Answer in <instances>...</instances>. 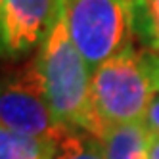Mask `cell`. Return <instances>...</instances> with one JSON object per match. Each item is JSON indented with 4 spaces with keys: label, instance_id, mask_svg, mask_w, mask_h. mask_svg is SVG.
<instances>
[{
    "label": "cell",
    "instance_id": "6da1fadb",
    "mask_svg": "<svg viewBox=\"0 0 159 159\" xmlns=\"http://www.w3.org/2000/svg\"><path fill=\"white\" fill-rule=\"evenodd\" d=\"M31 63L56 117L102 140L106 129L96 117L92 104V67L67 33L63 6Z\"/></svg>",
    "mask_w": 159,
    "mask_h": 159
},
{
    "label": "cell",
    "instance_id": "7a4b0ae2",
    "mask_svg": "<svg viewBox=\"0 0 159 159\" xmlns=\"http://www.w3.org/2000/svg\"><path fill=\"white\" fill-rule=\"evenodd\" d=\"M63 17L73 44L92 71L132 46L130 0H63Z\"/></svg>",
    "mask_w": 159,
    "mask_h": 159
},
{
    "label": "cell",
    "instance_id": "3957f363",
    "mask_svg": "<svg viewBox=\"0 0 159 159\" xmlns=\"http://www.w3.org/2000/svg\"><path fill=\"white\" fill-rule=\"evenodd\" d=\"M155 94L142 54L134 46L92 71V104L106 130L115 125L144 121Z\"/></svg>",
    "mask_w": 159,
    "mask_h": 159
},
{
    "label": "cell",
    "instance_id": "277c9868",
    "mask_svg": "<svg viewBox=\"0 0 159 159\" xmlns=\"http://www.w3.org/2000/svg\"><path fill=\"white\" fill-rule=\"evenodd\" d=\"M0 121L2 127L21 134L50 138L56 142L65 140L77 129L65 125L56 117L33 63H29L17 77L2 86L0 96Z\"/></svg>",
    "mask_w": 159,
    "mask_h": 159
},
{
    "label": "cell",
    "instance_id": "5b68a950",
    "mask_svg": "<svg viewBox=\"0 0 159 159\" xmlns=\"http://www.w3.org/2000/svg\"><path fill=\"white\" fill-rule=\"evenodd\" d=\"M63 0H0L2 52L19 56L48 37L61 12Z\"/></svg>",
    "mask_w": 159,
    "mask_h": 159
},
{
    "label": "cell",
    "instance_id": "8992f818",
    "mask_svg": "<svg viewBox=\"0 0 159 159\" xmlns=\"http://www.w3.org/2000/svg\"><path fill=\"white\" fill-rule=\"evenodd\" d=\"M150 134L144 121L109 127L102 136L106 159H148Z\"/></svg>",
    "mask_w": 159,
    "mask_h": 159
},
{
    "label": "cell",
    "instance_id": "52a82bcc",
    "mask_svg": "<svg viewBox=\"0 0 159 159\" xmlns=\"http://www.w3.org/2000/svg\"><path fill=\"white\" fill-rule=\"evenodd\" d=\"M60 142L0 129V159H54Z\"/></svg>",
    "mask_w": 159,
    "mask_h": 159
},
{
    "label": "cell",
    "instance_id": "ba28073f",
    "mask_svg": "<svg viewBox=\"0 0 159 159\" xmlns=\"http://www.w3.org/2000/svg\"><path fill=\"white\" fill-rule=\"evenodd\" d=\"M134 35L150 52L159 54V0H130Z\"/></svg>",
    "mask_w": 159,
    "mask_h": 159
},
{
    "label": "cell",
    "instance_id": "9c48e42d",
    "mask_svg": "<svg viewBox=\"0 0 159 159\" xmlns=\"http://www.w3.org/2000/svg\"><path fill=\"white\" fill-rule=\"evenodd\" d=\"M54 159H106V155L100 138L83 130H75L60 142Z\"/></svg>",
    "mask_w": 159,
    "mask_h": 159
},
{
    "label": "cell",
    "instance_id": "30bf717a",
    "mask_svg": "<svg viewBox=\"0 0 159 159\" xmlns=\"http://www.w3.org/2000/svg\"><path fill=\"white\" fill-rule=\"evenodd\" d=\"M140 54H142L144 69H146L148 77H150L155 92H159V54H155V52H140Z\"/></svg>",
    "mask_w": 159,
    "mask_h": 159
},
{
    "label": "cell",
    "instance_id": "8fae6325",
    "mask_svg": "<svg viewBox=\"0 0 159 159\" xmlns=\"http://www.w3.org/2000/svg\"><path fill=\"white\" fill-rule=\"evenodd\" d=\"M144 123H146V127L150 129L152 132L159 134V92L153 96L150 107H148L146 117H144Z\"/></svg>",
    "mask_w": 159,
    "mask_h": 159
},
{
    "label": "cell",
    "instance_id": "7c38bea8",
    "mask_svg": "<svg viewBox=\"0 0 159 159\" xmlns=\"http://www.w3.org/2000/svg\"><path fill=\"white\" fill-rule=\"evenodd\" d=\"M148 159H159V134H155V132L150 134V152H148Z\"/></svg>",
    "mask_w": 159,
    "mask_h": 159
}]
</instances>
